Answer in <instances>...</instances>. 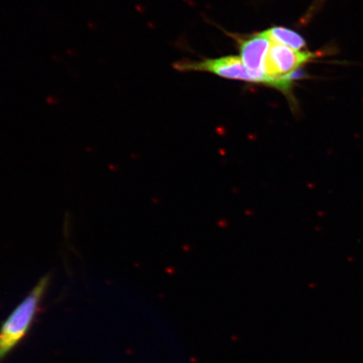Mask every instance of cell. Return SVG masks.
Here are the masks:
<instances>
[{
  "label": "cell",
  "mask_w": 363,
  "mask_h": 363,
  "mask_svg": "<svg viewBox=\"0 0 363 363\" xmlns=\"http://www.w3.org/2000/svg\"><path fill=\"white\" fill-rule=\"evenodd\" d=\"M180 72H202L215 74L226 79L256 84L242 59L238 56H225L202 61H181L174 65Z\"/></svg>",
  "instance_id": "3"
},
{
  "label": "cell",
  "mask_w": 363,
  "mask_h": 363,
  "mask_svg": "<svg viewBox=\"0 0 363 363\" xmlns=\"http://www.w3.org/2000/svg\"><path fill=\"white\" fill-rule=\"evenodd\" d=\"M48 284L49 277H44L3 322L0 328V361L6 358L28 333Z\"/></svg>",
  "instance_id": "1"
},
{
  "label": "cell",
  "mask_w": 363,
  "mask_h": 363,
  "mask_svg": "<svg viewBox=\"0 0 363 363\" xmlns=\"http://www.w3.org/2000/svg\"><path fill=\"white\" fill-rule=\"evenodd\" d=\"M234 38L238 43L240 57L256 84L276 89L275 82L267 79L265 74L266 58L272 44L266 30L246 36L234 35Z\"/></svg>",
  "instance_id": "2"
},
{
  "label": "cell",
  "mask_w": 363,
  "mask_h": 363,
  "mask_svg": "<svg viewBox=\"0 0 363 363\" xmlns=\"http://www.w3.org/2000/svg\"><path fill=\"white\" fill-rule=\"evenodd\" d=\"M272 43L285 45L298 51H303L307 47L305 38L296 31L282 26H274L266 30Z\"/></svg>",
  "instance_id": "4"
}]
</instances>
